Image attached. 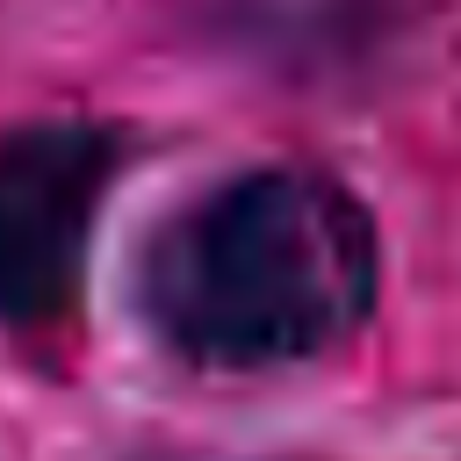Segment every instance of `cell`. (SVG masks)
Returning a JSON list of instances; mask_svg holds the SVG:
<instances>
[{
    "mask_svg": "<svg viewBox=\"0 0 461 461\" xmlns=\"http://www.w3.org/2000/svg\"><path fill=\"white\" fill-rule=\"evenodd\" d=\"M389 303V230L353 173L303 151L238 158L173 194L137 259L130 317L202 382H281L346 360Z\"/></svg>",
    "mask_w": 461,
    "mask_h": 461,
    "instance_id": "6da1fadb",
    "label": "cell"
},
{
    "mask_svg": "<svg viewBox=\"0 0 461 461\" xmlns=\"http://www.w3.org/2000/svg\"><path fill=\"white\" fill-rule=\"evenodd\" d=\"M130 158L137 137L115 115H22L0 130V331L50 339L79 317Z\"/></svg>",
    "mask_w": 461,
    "mask_h": 461,
    "instance_id": "7a4b0ae2",
    "label": "cell"
}]
</instances>
